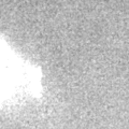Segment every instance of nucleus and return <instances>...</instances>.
<instances>
[{
    "instance_id": "1",
    "label": "nucleus",
    "mask_w": 129,
    "mask_h": 129,
    "mask_svg": "<svg viewBox=\"0 0 129 129\" xmlns=\"http://www.w3.org/2000/svg\"><path fill=\"white\" fill-rule=\"evenodd\" d=\"M26 73L9 45L0 40V100L24 91L25 87L30 86L31 81L27 80L29 76L26 78Z\"/></svg>"
}]
</instances>
